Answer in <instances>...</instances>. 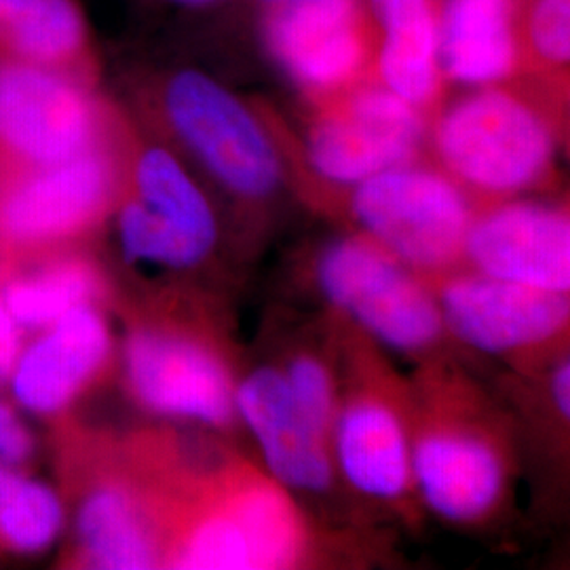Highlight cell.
I'll return each instance as SVG.
<instances>
[{
	"label": "cell",
	"mask_w": 570,
	"mask_h": 570,
	"mask_svg": "<svg viewBox=\"0 0 570 570\" xmlns=\"http://www.w3.org/2000/svg\"><path fill=\"white\" fill-rule=\"evenodd\" d=\"M520 28L529 75L570 70V0H524Z\"/></svg>",
	"instance_id": "cell-25"
},
{
	"label": "cell",
	"mask_w": 570,
	"mask_h": 570,
	"mask_svg": "<svg viewBox=\"0 0 570 570\" xmlns=\"http://www.w3.org/2000/svg\"><path fill=\"white\" fill-rule=\"evenodd\" d=\"M131 89L148 127L239 204L271 202L289 183L268 112L216 77L188 66L155 68Z\"/></svg>",
	"instance_id": "cell-3"
},
{
	"label": "cell",
	"mask_w": 570,
	"mask_h": 570,
	"mask_svg": "<svg viewBox=\"0 0 570 570\" xmlns=\"http://www.w3.org/2000/svg\"><path fill=\"white\" fill-rule=\"evenodd\" d=\"M0 61L61 72L96 89L102 77L79 0H0Z\"/></svg>",
	"instance_id": "cell-19"
},
{
	"label": "cell",
	"mask_w": 570,
	"mask_h": 570,
	"mask_svg": "<svg viewBox=\"0 0 570 570\" xmlns=\"http://www.w3.org/2000/svg\"><path fill=\"white\" fill-rule=\"evenodd\" d=\"M77 550L91 569L146 570L165 562L161 534L136 490L102 482L77 511Z\"/></svg>",
	"instance_id": "cell-20"
},
{
	"label": "cell",
	"mask_w": 570,
	"mask_h": 570,
	"mask_svg": "<svg viewBox=\"0 0 570 570\" xmlns=\"http://www.w3.org/2000/svg\"><path fill=\"white\" fill-rule=\"evenodd\" d=\"M63 529L58 492L21 468L0 465V556H37Z\"/></svg>",
	"instance_id": "cell-22"
},
{
	"label": "cell",
	"mask_w": 570,
	"mask_h": 570,
	"mask_svg": "<svg viewBox=\"0 0 570 570\" xmlns=\"http://www.w3.org/2000/svg\"><path fill=\"white\" fill-rule=\"evenodd\" d=\"M532 75L539 77V81L550 98L558 129H560V138H562V150H564V157H569L570 161V70L532 72Z\"/></svg>",
	"instance_id": "cell-26"
},
{
	"label": "cell",
	"mask_w": 570,
	"mask_h": 570,
	"mask_svg": "<svg viewBox=\"0 0 570 570\" xmlns=\"http://www.w3.org/2000/svg\"><path fill=\"white\" fill-rule=\"evenodd\" d=\"M0 289L18 326L41 332L81 306L96 305L102 282L89 261L47 252L2 266Z\"/></svg>",
	"instance_id": "cell-21"
},
{
	"label": "cell",
	"mask_w": 570,
	"mask_h": 570,
	"mask_svg": "<svg viewBox=\"0 0 570 570\" xmlns=\"http://www.w3.org/2000/svg\"><path fill=\"white\" fill-rule=\"evenodd\" d=\"M376 30L374 79L431 115L449 98L440 68V0H366Z\"/></svg>",
	"instance_id": "cell-18"
},
{
	"label": "cell",
	"mask_w": 570,
	"mask_h": 570,
	"mask_svg": "<svg viewBox=\"0 0 570 570\" xmlns=\"http://www.w3.org/2000/svg\"><path fill=\"white\" fill-rule=\"evenodd\" d=\"M112 348L98 306H81L23 345L9 376L16 404L37 416H58L102 372Z\"/></svg>",
	"instance_id": "cell-16"
},
{
	"label": "cell",
	"mask_w": 570,
	"mask_h": 570,
	"mask_svg": "<svg viewBox=\"0 0 570 570\" xmlns=\"http://www.w3.org/2000/svg\"><path fill=\"white\" fill-rule=\"evenodd\" d=\"M489 376L518 433L520 522L550 541L570 534V351L537 372Z\"/></svg>",
	"instance_id": "cell-11"
},
{
	"label": "cell",
	"mask_w": 570,
	"mask_h": 570,
	"mask_svg": "<svg viewBox=\"0 0 570 570\" xmlns=\"http://www.w3.org/2000/svg\"><path fill=\"white\" fill-rule=\"evenodd\" d=\"M237 412L256 435L273 480L285 489L315 499L348 492L334 463L332 442L296 404L284 370L252 372L237 387Z\"/></svg>",
	"instance_id": "cell-15"
},
{
	"label": "cell",
	"mask_w": 570,
	"mask_h": 570,
	"mask_svg": "<svg viewBox=\"0 0 570 570\" xmlns=\"http://www.w3.org/2000/svg\"><path fill=\"white\" fill-rule=\"evenodd\" d=\"M410 395L412 480L425 515L469 537L520 522L518 433L489 372L463 357L423 362Z\"/></svg>",
	"instance_id": "cell-1"
},
{
	"label": "cell",
	"mask_w": 570,
	"mask_h": 570,
	"mask_svg": "<svg viewBox=\"0 0 570 570\" xmlns=\"http://www.w3.org/2000/svg\"><path fill=\"white\" fill-rule=\"evenodd\" d=\"M562 138L537 75L449 96L429 119L428 157L478 205L550 195Z\"/></svg>",
	"instance_id": "cell-2"
},
{
	"label": "cell",
	"mask_w": 570,
	"mask_h": 570,
	"mask_svg": "<svg viewBox=\"0 0 570 570\" xmlns=\"http://www.w3.org/2000/svg\"><path fill=\"white\" fill-rule=\"evenodd\" d=\"M165 7H171V9H184V11H199V9H209V7H216L220 4L223 0H157Z\"/></svg>",
	"instance_id": "cell-29"
},
{
	"label": "cell",
	"mask_w": 570,
	"mask_h": 570,
	"mask_svg": "<svg viewBox=\"0 0 570 570\" xmlns=\"http://www.w3.org/2000/svg\"><path fill=\"white\" fill-rule=\"evenodd\" d=\"M125 376L146 410L202 423L233 425L237 387L225 364L202 343L167 330L142 327L125 345Z\"/></svg>",
	"instance_id": "cell-14"
},
{
	"label": "cell",
	"mask_w": 570,
	"mask_h": 570,
	"mask_svg": "<svg viewBox=\"0 0 570 570\" xmlns=\"http://www.w3.org/2000/svg\"><path fill=\"white\" fill-rule=\"evenodd\" d=\"M21 334H23V330L18 326L11 311L7 308L2 289H0V383L9 381L13 366L20 357L21 348H23Z\"/></svg>",
	"instance_id": "cell-27"
},
{
	"label": "cell",
	"mask_w": 570,
	"mask_h": 570,
	"mask_svg": "<svg viewBox=\"0 0 570 570\" xmlns=\"http://www.w3.org/2000/svg\"><path fill=\"white\" fill-rule=\"evenodd\" d=\"M465 266L520 284L570 294V195L482 205Z\"/></svg>",
	"instance_id": "cell-13"
},
{
	"label": "cell",
	"mask_w": 570,
	"mask_h": 570,
	"mask_svg": "<svg viewBox=\"0 0 570 570\" xmlns=\"http://www.w3.org/2000/svg\"><path fill=\"white\" fill-rule=\"evenodd\" d=\"M336 317V315H334ZM341 395L332 454L345 489L360 501L421 529L425 511L412 480L410 376L385 360V348L341 317Z\"/></svg>",
	"instance_id": "cell-4"
},
{
	"label": "cell",
	"mask_w": 570,
	"mask_h": 570,
	"mask_svg": "<svg viewBox=\"0 0 570 570\" xmlns=\"http://www.w3.org/2000/svg\"><path fill=\"white\" fill-rule=\"evenodd\" d=\"M165 562H169L167 567L188 570L256 569L247 534L225 499L188 524L178 543L167 550Z\"/></svg>",
	"instance_id": "cell-23"
},
{
	"label": "cell",
	"mask_w": 570,
	"mask_h": 570,
	"mask_svg": "<svg viewBox=\"0 0 570 570\" xmlns=\"http://www.w3.org/2000/svg\"><path fill=\"white\" fill-rule=\"evenodd\" d=\"M254 4H258L261 9L265 7H275V4H287V2H306V0H249Z\"/></svg>",
	"instance_id": "cell-30"
},
{
	"label": "cell",
	"mask_w": 570,
	"mask_h": 570,
	"mask_svg": "<svg viewBox=\"0 0 570 570\" xmlns=\"http://www.w3.org/2000/svg\"><path fill=\"white\" fill-rule=\"evenodd\" d=\"M311 104L305 138L271 115L289 180L306 190L346 188L395 165L428 157L429 117L376 79Z\"/></svg>",
	"instance_id": "cell-7"
},
{
	"label": "cell",
	"mask_w": 570,
	"mask_h": 570,
	"mask_svg": "<svg viewBox=\"0 0 570 570\" xmlns=\"http://www.w3.org/2000/svg\"><path fill=\"white\" fill-rule=\"evenodd\" d=\"M428 279L450 338L489 374H529L569 353L570 294L469 266Z\"/></svg>",
	"instance_id": "cell-8"
},
{
	"label": "cell",
	"mask_w": 570,
	"mask_h": 570,
	"mask_svg": "<svg viewBox=\"0 0 570 570\" xmlns=\"http://www.w3.org/2000/svg\"><path fill=\"white\" fill-rule=\"evenodd\" d=\"M119 171L108 146L0 180V268L81 237L115 207Z\"/></svg>",
	"instance_id": "cell-9"
},
{
	"label": "cell",
	"mask_w": 570,
	"mask_h": 570,
	"mask_svg": "<svg viewBox=\"0 0 570 570\" xmlns=\"http://www.w3.org/2000/svg\"><path fill=\"white\" fill-rule=\"evenodd\" d=\"M313 202L338 209L353 233L425 277L465 266L478 202L429 157L395 165L346 188H315Z\"/></svg>",
	"instance_id": "cell-5"
},
{
	"label": "cell",
	"mask_w": 570,
	"mask_h": 570,
	"mask_svg": "<svg viewBox=\"0 0 570 570\" xmlns=\"http://www.w3.org/2000/svg\"><path fill=\"white\" fill-rule=\"evenodd\" d=\"M266 53L308 102L374 79L376 30L366 0H306L263 9Z\"/></svg>",
	"instance_id": "cell-12"
},
{
	"label": "cell",
	"mask_w": 570,
	"mask_h": 570,
	"mask_svg": "<svg viewBox=\"0 0 570 570\" xmlns=\"http://www.w3.org/2000/svg\"><path fill=\"white\" fill-rule=\"evenodd\" d=\"M524 0H440L438 51L449 87H489L529 75L522 45Z\"/></svg>",
	"instance_id": "cell-17"
},
{
	"label": "cell",
	"mask_w": 570,
	"mask_h": 570,
	"mask_svg": "<svg viewBox=\"0 0 570 570\" xmlns=\"http://www.w3.org/2000/svg\"><path fill=\"white\" fill-rule=\"evenodd\" d=\"M313 282L332 315L414 366L442 357L471 362L450 338L428 277L364 235L351 230L327 242L313 258Z\"/></svg>",
	"instance_id": "cell-6"
},
{
	"label": "cell",
	"mask_w": 570,
	"mask_h": 570,
	"mask_svg": "<svg viewBox=\"0 0 570 570\" xmlns=\"http://www.w3.org/2000/svg\"><path fill=\"white\" fill-rule=\"evenodd\" d=\"M117 233L129 261L164 268H190L199 265L209 249L178 228L164 223L136 197L117 188Z\"/></svg>",
	"instance_id": "cell-24"
},
{
	"label": "cell",
	"mask_w": 570,
	"mask_h": 570,
	"mask_svg": "<svg viewBox=\"0 0 570 570\" xmlns=\"http://www.w3.org/2000/svg\"><path fill=\"white\" fill-rule=\"evenodd\" d=\"M550 543V550L546 553V567L570 570V534L551 539Z\"/></svg>",
	"instance_id": "cell-28"
},
{
	"label": "cell",
	"mask_w": 570,
	"mask_h": 570,
	"mask_svg": "<svg viewBox=\"0 0 570 570\" xmlns=\"http://www.w3.org/2000/svg\"><path fill=\"white\" fill-rule=\"evenodd\" d=\"M108 100L68 75L0 61V180L106 144Z\"/></svg>",
	"instance_id": "cell-10"
},
{
	"label": "cell",
	"mask_w": 570,
	"mask_h": 570,
	"mask_svg": "<svg viewBox=\"0 0 570 570\" xmlns=\"http://www.w3.org/2000/svg\"><path fill=\"white\" fill-rule=\"evenodd\" d=\"M569 195H570V190H569Z\"/></svg>",
	"instance_id": "cell-31"
}]
</instances>
